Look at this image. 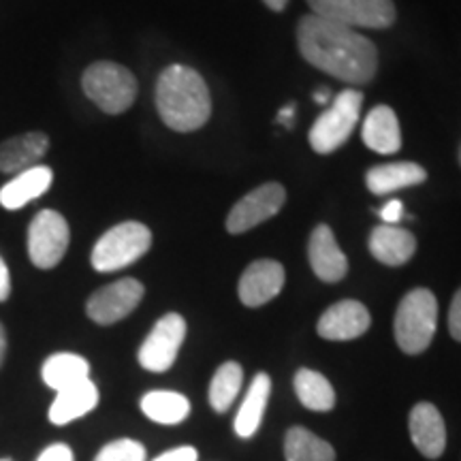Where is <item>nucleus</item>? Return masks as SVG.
Returning a JSON list of instances; mask_svg holds the SVG:
<instances>
[{
  "instance_id": "27",
  "label": "nucleus",
  "mask_w": 461,
  "mask_h": 461,
  "mask_svg": "<svg viewBox=\"0 0 461 461\" xmlns=\"http://www.w3.org/2000/svg\"><path fill=\"white\" fill-rule=\"evenodd\" d=\"M241 383H244V370L238 361H227L218 367L210 383V403L216 412H227L238 397Z\"/></svg>"
},
{
  "instance_id": "12",
  "label": "nucleus",
  "mask_w": 461,
  "mask_h": 461,
  "mask_svg": "<svg viewBox=\"0 0 461 461\" xmlns=\"http://www.w3.org/2000/svg\"><path fill=\"white\" fill-rule=\"evenodd\" d=\"M285 280V267L278 261L261 258V261L248 265L246 272L241 274L238 295L241 303L248 305V308H261V305L269 303L274 297L280 295Z\"/></svg>"
},
{
  "instance_id": "34",
  "label": "nucleus",
  "mask_w": 461,
  "mask_h": 461,
  "mask_svg": "<svg viewBox=\"0 0 461 461\" xmlns=\"http://www.w3.org/2000/svg\"><path fill=\"white\" fill-rule=\"evenodd\" d=\"M293 120H295V103H288L286 107H282L278 112V122L286 129H291Z\"/></svg>"
},
{
  "instance_id": "24",
  "label": "nucleus",
  "mask_w": 461,
  "mask_h": 461,
  "mask_svg": "<svg viewBox=\"0 0 461 461\" xmlns=\"http://www.w3.org/2000/svg\"><path fill=\"white\" fill-rule=\"evenodd\" d=\"M141 411L154 423L177 425L188 419L190 402L176 391H149L141 397Z\"/></svg>"
},
{
  "instance_id": "17",
  "label": "nucleus",
  "mask_w": 461,
  "mask_h": 461,
  "mask_svg": "<svg viewBox=\"0 0 461 461\" xmlns=\"http://www.w3.org/2000/svg\"><path fill=\"white\" fill-rule=\"evenodd\" d=\"M54 182V171L45 165H34L31 169L17 173L14 180H9L0 188V205L5 210L15 212L45 194Z\"/></svg>"
},
{
  "instance_id": "3",
  "label": "nucleus",
  "mask_w": 461,
  "mask_h": 461,
  "mask_svg": "<svg viewBox=\"0 0 461 461\" xmlns=\"http://www.w3.org/2000/svg\"><path fill=\"white\" fill-rule=\"evenodd\" d=\"M438 327V299L429 288H412L397 305L393 319L395 342L406 355L429 348Z\"/></svg>"
},
{
  "instance_id": "25",
  "label": "nucleus",
  "mask_w": 461,
  "mask_h": 461,
  "mask_svg": "<svg viewBox=\"0 0 461 461\" xmlns=\"http://www.w3.org/2000/svg\"><path fill=\"white\" fill-rule=\"evenodd\" d=\"M295 393L299 402L303 403L308 411L314 412H330L333 406H336V391H333L331 383L322 376L321 372L308 370V367H302L295 374Z\"/></svg>"
},
{
  "instance_id": "19",
  "label": "nucleus",
  "mask_w": 461,
  "mask_h": 461,
  "mask_svg": "<svg viewBox=\"0 0 461 461\" xmlns=\"http://www.w3.org/2000/svg\"><path fill=\"white\" fill-rule=\"evenodd\" d=\"M363 143L378 154H395L402 148V132L397 113L387 105L374 107L363 120Z\"/></svg>"
},
{
  "instance_id": "22",
  "label": "nucleus",
  "mask_w": 461,
  "mask_h": 461,
  "mask_svg": "<svg viewBox=\"0 0 461 461\" xmlns=\"http://www.w3.org/2000/svg\"><path fill=\"white\" fill-rule=\"evenodd\" d=\"M269 393H272V378L265 372L257 374L235 417V434L240 438H252L261 428Z\"/></svg>"
},
{
  "instance_id": "2",
  "label": "nucleus",
  "mask_w": 461,
  "mask_h": 461,
  "mask_svg": "<svg viewBox=\"0 0 461 461\" xmlns=\"http://www.w3.org/2000/svg\"><path fill=\"white\" fill-rule=\"evenodd\" d=\"M157 109L160 120L176 132H193L212 115V96L205 79L186 65H171L158 75Z\"/></svg>"
},
{
  "instance_id": "16",
  "label": "nucleus",
  "mask_w": 461,
  "mask_h": 461,
  "mask_svg": "<svg viewBox=\"0 0 461 461\" xmlns=\"http://www.w3.org/2000/svg\"><path fill=\"white\" fill-rule=\"evenodd\" d=\"M50 149V137L28 131L0 143V173H22L39 165Z\"/></svg>"
},
{
  "instance_id": "37",
  "label": "nucleus",
  "mask_w": 461,
  "mask_h": 461,
  "mask_svg": "<svg viewBox=\"0 0 461 461\" xmlns=\"http://www.w3.org/2000/svg\"><path fill=\"white\" fill-rule=\"evenodd\" d=\"M263 3L267 5V7L272 9V11H276V14H280V11L286 9L288 0H263Z\"/></svg>"
},
{
  "instance_id": "6",
  "label": "nucleus",
  "mask_w": 461,
  "mask_h": 461,
  "mask_svg": "<svg viewBox=\"0 0 461 461\" xmlns=\"http://www.w3.org/2000/svg\"><path fill=\"white\" fill-rule=\"evenodd\" d=\"M363 95L355 88H346L333 96L330 107L319 115V120L310 129L308 141L314 152L331 154L342 148L359 124Z\"/></svg>"
},
{
  "instance_id": "38",
  "label": "nucleus",
  "mask_w": 461,
  "mask_h": 461,
  "mask_svg": "<svg viewBox=\"0 0 461 461\" xmlns=\"http://www.w3.org/2000/svg\"><path fill=\"white\" fill-rule=\"evenodd\" d=\"M459 163H461V148H459Z\"/></svg>"
},
{
  "instance_id": "4",
  "label": "nucleus",
  "mask_w": 461,
  "mask_h": 461,
  "mask_svg": "<svg viewBox=\"0 0 461 461\" xmlns=\"http://www.w3.org/2000/svg\"><path fill=\"white\" fill-rule=\"evenodd\" d=\"M86 96L109 115L124 113L137 99V79L129 68L112 60L92 62L82 75Z\"/></svg>"
},
{
  "instance_id": "8",
  "label": "nucleus",
  "mask_w": 461,
  "mask_h": 461,
  "mask_svg": "<svg viewBox=\"0 0 461 461\" xmlns=\"http://www.w3.org/2000/svg\"><path fill=\"white\" fill-rule=\"evenodd\" d=\"M71 244L67 218L56 210H41L28 227V257L34 267L54 269Z\"/></svg>"
},
{
  "instance_id": "35",
  "label": "nucleus",
  "mask_w": 461,
  "mask_h": 461,
  "mask_svg": "<svg viewBox=\"0 0 461 461\" xmlns=\"http://www.w3.org/2000/svg\"><path fill=\"white\" fill-rule=\"evenodd\" d=\"M312 96H314V101L319 103V105H330V103L333 101L330 88H319Z\"/></svg>"
},
{
  "instance_id": "5",
  "label": "nucleus",
  "mask_w": 461,
  "mask_h": 461,
  "mask_svg": "<svg viewBox=\"0 0 461 461\" xmlns=\"http://www.w3.org/2000/svg\"><path fill=\"white\" fill-rule=\"evenodd\" d=\"M152 246V230L146 224L129 221L120 222L101 235L92 248V267L101 274L118 272L146 255Z\"/></svg>"
},
{
  "instance_id": "21",
  "label": "nucleus",
  "mask_w": 461,
  "mask_h": 461,
  "mask_svg": "<svg viewBox=\"0 0 461 461\" xmlns=\"http://www.w3.org/2000/svg\"><path fill=\"white\" fill-rule=\"evenodd\" d=\"M428 180V171L417 163H408V160H400V163H387L376 165L366 173V184L374 194H391L397 190L419 186Z\"/></svg>"
},
{
  "instance_id": "26",
  "label": "nucleus",
  "mask_w": 461,
  "mask_h": 461,
  "mask_svg": "<svg viewBox=\"0 0 461 461\" xmlns=\"http://www.w3.org/2000/svg\"><path fill=\"white\" fill-rule=\"evenodd\" d=\"M286 461H336V451L327 440L305 428H291L285 436Z\"/></svg>"
},
{
  "instance_id": "39",
  "label": "nucleus",
  "mask_w": 461,
  "mask_h": 461,
  "mask_svg": "<svg viewBox=\"0 0 461 461\" xmlns=\"http://www.w3.org/2000/svg\"><path fill=\"white\" fill-rule=\"evenodd\" d=\"M0 461H11V459H0Z\"/></svg>"
},
{
  "instance_id": "29",
  "label": "nucleus",
  "mask_w": 461,
  "mask_h": 461,
  "mask_svg": "<svg viewBox=\"0 0 461 461\" xmlns=\"http://www.w3.org/2000/svg\"><path fill=\"white\" fill-rule=\"evenodd\" d=\"M448 333L453 339L461 342V288L453 295L451 310H448Z\"/></svg>"
},
{
  "instance_id": "1",
  "label": "nucleus",
  "mask_w": 461,
  "mask_h": 461,
  "mask_svg": "<svg viewBox=\"0 0 461 461\" xmlns=\"http://www.w3.org/2000/svg\"><path fill=\"white\" fill-rule=\"evenodd\" d=\"M297 45L305 62L339 82L363 86L376 77V45L353 28L312 14L303 15L297 26Z\"/></svg>"
},
{
  "instance_id": "14",
  "label": "nucleus",
  "mask_w": 461,
  "mask_h": 461,
  "mask_svg": "<svg viewBox=\"0 0 461 461\" xmlns=\"http://www.w3.org/2000/svg\"><path fill=\"white\" fill-rule=\"evenodd\" d=\"M408 431L412 445L428 459H438L447 448V425L434 403H414L408 414Z\"/></svg>"
},
{
  "instance_id": "31",
  "label": "nucleus",
  "mask_w": 461,
  "mask_h": 461,
  "mask_svg": "<svg viewBox=\"0 0 461 461\" xmlns=\"http://www.w3.org/2000/svg\"><path fill=\"white\" fill-rule=\"evenodd\" d=\"M378 216H380V221H383V224H393V227H397V222L403 218L402 201H397V199L389 201V203L378 212Z\"/></svg>"
},
{
  "instance_id": "30",
  "label": "nucleus",
  "mask_w": 461,
  "mask_h": 461,
  "mask_svg": "<svg viewBox=\"0 0 461 461\" xmlns=\"http://www.w3.org/2000/svg\"><path fill=\"white\" fill-rule=\"evenodd\" d=\"M37 461H75L73 459V451L68 445H62V442H56L45 448V451L39 455Z\"/></svg>"
},
{
  "instance_id": "28",
  "label": "nucleus",
  "mask_w": 461,
  "mask_h": 461,
  "mask_svg": "<svg viewBox=\"0 0 461 461\" xmlns=\"http://www.w3.org/2000/svg\"><path fill=\"white\" fill-rule=\"evenodd\" d=\"M146 447L131 438H120L105 445L96 455L95 461H146Z\"/></svg>"
},
{
  "instance_id": "11",
  "label": "nucleus",
  "mask_w": 461,
  "mask_h": 461,
  "mask_svg": "<svg viewBox=\"0 0 461 461\" xmlns=\"http://www.w3.org/2000/svg\"><path fill=\"white\" fill-rule=\"evenodd\" d=\"M286 201V190L278 182H267L241 197L230 207L227 216V230L233 235L258 227V224L274 218Z\"/></svg>"
},
{
  "instance_id": "36",
  "label": "nucleus",
  "mask_w": 461,
  "mask_h": 461,
  "mask_svg": "<svg viewBox=\"0 0 461 461\" xmlns=\"http://www.w3.org/2000/svg\"><path fill=\"white\" fill-rule=\"evenodd\" d=\"M5 357H7V331H5V325L0 322V367H3Z\"/></svg>"
},
{
  "instance_id": "20",
  "label": "nucleus",
  "mask_w": 461,
  "mask_h": 461,
  "mask_svg": "<svg viewBox=\"0 0 461 461\" xmlns=\"http://www.w3.org/2000/svg\"><path fill=\"white\" fill-rule=\"evenodd\" d=\"M99 403V389L92 380H84V383L73 384L58 391L56 400L51 402L48 417L54 425H68L71 420H77L92 412Z\"/></svg>"
},
{
  "instance_id": "32",
  "label": "nucleus",
  "mask_w": 461,
  "mask_h": 461,
  "mask_svg": "<svg viewBox=\"0 0 461 461\" xmlns=\"http://www.w3.org/2000/svg\"><path fill=\"white\" fill-rule=\"evenodd\" d=\"M199 453L197 448L193 447H177V448H171V451H167L163 455H158L154 461H197Z\"/></svg>"
},
{
  "instance_id": "15",
  "label": "nucleus",
  "mask_w": 461,
  "mask_h": 461,
  "mask_svg": "<svg viewBox=\"0 0 461 461\" xmlns=\"http://www.w3.org/2000/svg\"><path fill=\"white\" fill-rule=\"evenodd\" d=\"M308 261L312 265L316 278L322 282H339L346 276V272H348L346 255L342 252V248L338 246L331 227H327V224H319L310 233Z\"/></svg>"
},
{
  "instance_id": "18",
  "label": "nucleus",
  "mask_w": 461,
  "mask_h": 461,
  "mask_svg": "<svg viewBox=\"0 0 461 461\" xmlns=\"http://www.w3.org/2000/svg\"><path fill=\"white\" fill-rule=\"evenodd\" d=\"M372 257L389 267H400L408 263L417 252V240L408 229L393 227V224H378L370 235Z\"/></svg>"
},
{
  "instance_id": "13",
  "label": "nucleus",
  "mask_w": 461,
  "mask_h": 461,
  "mask_svg": "<svg viewBox=\"0 0 461 461\" xmlns=\"http://www.w3.org/2000/svg\"><path fill=\"white\" fill-rule=\"evenodd\" d=\"M372 316L361 302L355 299H344V302L333 303L327 308L319 319L316 331L322 339H331V342H348L370 330Z\"/></svg>"
},
{
  "instance_id": "10",
  "label": "nucleus",
  "mask_w": 461,
  "mask_h": 461,
  "mask_svg": "<svg viewBox=\"0 0 461 461\" xmlns=\"http://www.w3.org/2000/svg\"><path fill=\"white\" fill-rule=\"evenodd\" d=\"M143 295H146V288L140 280L122 278L92 293L86 302V314L96 325H113L126 319L141 303Z\"/></svg>"
},
{
  "instance_id": "33",
  "label": "nucleus",
  "mask_w": 461,
  "mask_h": 461,
  "mask_svg": "<svg viewBox=\"0 0 461 461\" xmlns=\"http://www.w3.org/2000/svg\"><path fill=\"white\" fill-rule=\"evenodd\" d=\"M11 295V274L5 258L0 257V302H7Z\"/></svg>"
},
{
  "instance_id": "9",
  "label": "nucleus",
  "mask_w": 461,
  "mask_h": 461,
  "mask_svg": "<svg viewBox=\"0 0 461 461\" xmlns=\"http://www.w3.org/2000/svg\"><path fill=\"white\" fill-rule=\"evenodd\" d=\"M184 338H186V321L182 314L169 312L163 319L157 321L148 338L143 339L137 361L143 370L163 374L171 370V366L177 359Z\"/></svg>"
},
{
  "instance_id": "7",
  "label": "nucleus",
  "mask_w": 461,
  "mask_h": 461,
  "mask_svg": "<svg viewBox=\"0 0 461 461\" xmlns=\"http://www.w3.org/2000/svg\"><path fill=\"white\" fill-rule=\"evenodd\" d=\"M312 15L348 28L384 31L393 26L397 11L393 0H305Z\"/></svg>"
},
{
  "instance_id": "23",
  "label": "nucleus",
  "mask_w": 461,
  "mask_h": 461,
  "mask_svg": "<svg viewBox=\"0 0 461 461\" xmlns=\"http://www.w3.org/2000/svg\"><path fill=\"white\" fill-rule=\"evenodd\" d=\"M43 383L50 389L62 391L90 378V363L82 355L56 353L45 359L41 367Z\"/></svg>"
}]
</instances>
